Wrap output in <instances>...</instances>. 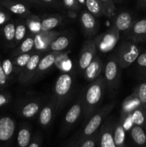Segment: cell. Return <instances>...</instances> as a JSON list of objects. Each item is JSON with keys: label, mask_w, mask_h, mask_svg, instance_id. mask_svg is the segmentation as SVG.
Returning a JSON list of instances; mask_svg holds the SVG:
<instances>
[{"label": "cell", "mask_w": 146, "mask_h": 147, "mask_svg": "<svg viewBox=\"0 0 146 147\" xmlns=\"http://www.w3.org/2000/svg\"><path fill=\"white\" fill-rule=\"evenodd\" d=\"M3 9V7H1V6H0V9Z\"/></svg>", "instance_id": "cell-47"}, {"label": "cell", "mask_w": 146, "mask_h": 147, "mask_svg": "<svg viewBox=\"0 0 146 147\" xmlns=\"http://www.w3.org/2000/svg\"><path fill=\"white\" fill-rule=\"evenodd\" d=\"M11 16L7 11H4L3 9H0V26L5 24L7 21L10 19Z\"/></svg>", "instance_id": "cell-39"}, {"label": "cell", "mask_w": 146, "mask_h": 147, "mask_svg": "<svg viewBox=\"0 0 146 147\" xmlns=\"http://www.w3.org/2000/svg\"><path fill=\"white\" fill-rule=\"evenodd\" d=\"M42 3H45V4H49V5L54 6V7H57L59 5V3L57 0H40Z\"/></svg>", "instance_id": "cell-42"}, {"label": "cell", "mask_w": 146, "mask_h": 147, "mask_svg": "<svg viewBox=\"0 0 146 147\" xmlns=\"http://www.w3.org/2000/svg\"><path fill=\"white\" fill-rule=\"evenodd\" d=\"M27 1H31V2H33L34 3V4H41L42 3L40 0H27Z\"/></svg>", "instance_id": "cell-44"}, {"label": "cell", "mask_w": 146, "mask_h": 147, "mask_svg": "<svg viewBox=\"0 0 146 147\" xmlns=\"http://www.w3.org/2000/svg\"><path fill=\"white\" fill-rule=\"evenodd\" d=\"M14 121L9 116L0 118V142H6L12 138L15 131Z\"/></svg>", "instance_id": "cell-13"}, {"label": "cell", "mask_w": 146, "mask_h": 147, "mask_svg": "<svg viewBox=\"0 0 146 147\" xmlns=\"http://www.w3.org/2000/svg\"><path fill=\"white\" fill-rule=\"evenodd\" d=\"M97 45L94 40L86 41L82 47L79 59V67L81 70H84L94 58L97 53Z\"/></svg>", "instance_id": "cell-7"}, {"label": "cell", "mask_w": 146, "mask_h": 147, "mask_svg": "<svg viewBox=\"0 0 146 147\" xmlns=\"http://www.w3.org/2000/svg\"><path fill=\"white\" fill-rule=\"evenodd\" d=\"M31 55L32 54L28 53H23V54H20L16 56L14 60H13V63H14L15 71L18 70V71L19 72V73H21V70H23V68L25 67L26 65L27 64L28 61L29 60Z\"/></svg>", "instance_id": "cell-29"}, {"label": "cell", "mask_w": 146, "mask_h": 147, "mask_svg": "<svg viewBox=\"0 0 146 147\" xmlns=\"http://www.w3.org/2000/svg\"><path fill=\"white\" fill-rule=\"evenodd\" d=\"M40 146H41V140L40 138L37 137L32 140V142H30L28 147H40Z\"/></svg>", "instance_id": "cell-41"}, {"label": "cell", "mask_w": 146, "mask_h": 147, "mask_svg": "<svg viewBox=\"0 0 146 147\" xmlns=\"http://www.w3.org/2000/svg\"><path fill=\"white\" fill-rule=\"evenodd\" d=\"M8 78L7 77L3 70L1 64H0V88L6 87L8 83Z\"/></svg>", "instance_id": "cell-38"}, {"label": "cell", "mask_w": 146, "mask_h": 147, "mask_svg": "<svg viewBox=\"0 0 146 147\" xmlns=\"http://www.w3.org/2000/svg\"><path fill=\"white\" fill-rule=\"evenodd\" d=\"M16 25L14 22H7L2 29L3 36L7 42H13L15 37Z\"/></svg>", "instance_id": "cell-30"}, {"label": "cell", "mask_w": 146, "mask_h": 147, "mask_svg": "<svg viewBox=\"0 0 146 147\" xmlns=\"http://www.w3.org/2000/svg\"><path fill=\"white\" fill-rule=\"evenodd\" d=\"M54 103H56V102H54ZM54 103H48L40 111V116H39V121L43 127H47L52 119Z\"/></svg>", "instance_id": "cell-23"}, {"label": "cell", "mask_w": 146, "mask_h": 147, "mask_svg": "<svg viewBox=\"0 0 146 147\" xmlns=\"http://www.w3.org/2000/svg\"><path fill=\"white\" fill-rule=\"evenodd\" d=\"M133 16L127 11L120 13L115 18V27L120 32H128L133 24Z\"/></svg>", "instance_id": "cell-18"}, {"label": "cell", "mask_w": 146, "mask_h": 147, "mask_svg": "<svg viewBox=\"0 0 146 147\" xmlns=\"http://www.w3.org/2000/svg\"><path fill=\"white\" fill-rule=\"evenodd\" d=\"M138 5L141 7H145L146 0H138Z\"/></svg>", "instance_id": "cell-43"}, {"label": "cell", "mask_w": 146, "mask_h": 147, "mask_svg": "<svg viewBox=\"0 0 146 147\" xmlns=\"http://www.w3.org/2000/svg\"><path fill=\"white\" fill-rule=\"evenodd\" d=\"M132 123L133 125L144 128L146 124V108L140 106L130 113Z\"/></svg>", "instance_id": "cell-22"}, {"label": "cell", "mask_w": 146, "mask_h": 147, "mask_svg": "<svg viewBox=\"0 0 146 147\" xmlns=\"http://www.w3.org/2000/svg\"><path fill=\"white\" fill-rule=\"evenodd\" d=\"M80 6H84L85 5V0H77Z\"/></svg>", "instance_id": "cell-45"}, {"label": "cell", "mask_w": 146, "mask_h": 147, "mask_svg": "<svg viewBox=\"0 0 146 147\" xmlns=\"http://www.w3.org/2000/svg\"><path fill=\"white\" fill-rule=\"evenodd\" d=\"M115 102L113 101L109 104L105 105L104 107L100 110H97L92 116L89 119L88 122L84 126L81 136L79 139V142L82 143L86 139L90 137L94 134L97 133V130L102 124L104 123V121L107 119L108 115L113 110Z\"/></svg>", "instance_id": "cell-2"}, {"label": "cell", "mask_w": 146, "mask_h": 147, "mask_svg": "<svg viewBox=\"0 0 146 147\" xmlns=\"http://www.w3.org/2000/svg\"><path fill=\"white\" fill-rule=\"evenodd\" d=\"M120 66L115 55L111 57L104 67V79L106 86H108L111 90L117 86L120 80Z\"/></svg>", "instance_id": "cell-5"}, {"label": "cell", "mask_w": 146, "mask_h": 147, "mask_svg": "<svg viewBox=\"0 0 146 147\" xmlns=\"http://www.w3.org/2000/svg\"><path fill=\"white\" fill-rule=\"evenodd\" d=\"M145 132H146V124H145Z\"/></svg>", "instance_id": "cell-48"}, {"label": "cell", "mask_w": 146, "mask_h": 147, "mask_svg": "<svg viewBox=\"0 0 146 147\" xmlns=\"http://www.w3.org/2000/svg\"><path fill=\"white\" fill-rule=\"evenodd\" d=\"M125 131L126 130L125 129L121 121L120 120L115 123L113 128V137H114L116 147H125L126 136Z\"/></svg>", "instance_id": "cell-19"}, {"label": "cell", "mask_w": 146, "mask_h": 147, "mask_svg": "<svg viewBox=\"0 0 146 147\" xmlns=\"http://www.w3.org/2000/svg\"><path fill=\"white\" fill-rule=\"evenodd\" d=\"M40 109V103L36 101H31L27 103L21 109V113L24 117L29 119L35 116Z\"/></svg>", "instance_id": "cell-28"}, {"label": "cell", "mask_w": 146, "mask_h": 147, "mask_svg": "<svg viewBox=\"0 0 146 147\" xmlns=\"http://www.w3.org/2000/svg\"><path fill=\"white\" fill-rule=\"evenodd\" d=\"M31 142V132L27 127H23L17 135L18 147H28Z\"/></svg>", "instance_id": "cell-27"}, {"label": "cell", "mask_w": 146, "mask_h": 147, "mask_svg": "<svg viewBox=\"0 0 146 147\" xmlns=\"http://www.w3.org/2000/svg\"><path fill=\"white\" fill-rule=\"evenodd\" d=\"M103 63L99 57H94L92 61L84 69V76L89 81H94L102 72Z\"/></svg>", "instance_id": "cell-14"}, {"label": "cell", "mask_w": 146, "mask_h": 147, "mask_svg": "<svg viewBox=\"0 0 146 147\" xmlns=\"http://www.w3.org/2000/svg\"><path fill=\"white\" fill-rule=\"evenodd\" d=\"M114 124L110 119L102 123V126L98 133L100 147H116L113 137Z\"/></svg>", "instance_id": "cell-9"}, {"label": "cell", "mask_w": 146, "mask_h": 147, "mask_svg": "<svg viewBox=\"0 0 146 147\" xmlns=\"http://www.w3.org/2000/svg\"><path fill=\"white\" fill-rule=\"evenodd\" d=\"M60 33L57 32L41 31L34 35V47L40 51H48L52 42L57 38Z\"/></svg>", "instance_id": "cell-10"}, {"label": "cell", "mask_w": 146, "mask_h": 147, "mask_svg": "<svg viewBox=\"0 0 146 147\" xmlns=\"http://www.w3.org/2000/svg\"><path fill=\"white\" fill-rule=\"evenodd\" d=\"M80 144H81V143H80L78 140L77 142H76V143H74V144H73L72 146H71V147H80Z\"/></svg>", "instance_id": "cell-46"}, {"label": "cell", "mask_w": 146, "mask_h": 147, "mask_svg": "<svg viewBox=\"0 0 146 147\" xmlns=\"http://www.w3.org/2000/svg\"><path fill=\"white\" fill-rule=\"evenodd\" d=\"M85 7L87 11L94 17H103L107 16L105 9L100 0H85Z\"/></svg>", "instance_id": "cell-21"}, {"label": "cell", "mask_w": 146, "mask_h": 147, "mask_svg": "<svg viewBox=\"0 0 146 147\" xmlns=\"http://www.w3.org/2000/svg\"><path fill=\"white\" fill-rule=\"evenodd\" d=\"M130 134L133 142L139 147H146V132L144 128L134 125L130 129Z\"/></svg>", "instance_id": "cell-20"}, {"label": "cell", "mask_w": 146, "mask_h": 147, "mask_svg": "<svg viewBox=\"0 0 146 147\" xmlns=\"http://www.w3.org/2000/svg\"><path fill=\"white\" fill-rule=\"evenodd\" d=\"M81 24L84 34L90 37L96 32L97 29V22L94 16L92 15L88 11H83L81 14Z\"/></svg>", "instance_id": "cell-15"}, {"label": "cell", "mask_w": 146, "mask_h": 147, "mask_svg": "<svg viewBox=\"0 0 146 147\" xmlns=\"http://www.w3.org/2000/svg\"><path fill=\"white\" fill-rule=\"evenodd\" d=\"M34 47V37L29 36L21 41V43L19 46L18 48L14 52L16 56L23 53H28L31 51Z\"/></svg>", "instance_id": "cell-26"}, {"label": "cell", "mask_w": 146, "mask_h": 147, "mask_svg": "<svg viewBox=\"0 0 146 147\" xmlns=\"http://www.w3.org/2000/svg\"><path fill=\"white\" fill-rule=\"evenodd\" d=\"M98 140V133H95L90 137L86 139L80 144V147H95L96 142Z\"/></svg>", "instance_id": "cell-35"}, {"label": "cell", "mask_w": 146, "mask_h": 147, "mask_svg": "<svg viewBox=\"0 0 146 147\" xmlns=\"http://www.w3.org/2000/svg\"><path fill=\"white\" fill-rule=\"evenodd\" d=\"M128 37L130 40L140 43L146 40V19H142L133 23L129 30Z\"/></svg>", "instance_id": "cell-11"}, {"label": "cell", "mask_w": 146, "mask_h": 147, "mask_svg": "<svg viewBox=\"0 0 146 147\" xmlns=\"http://www.w3.org/2000/svg\"><path fill=\"white\" fill-rule=\"evenodd\" d=\"M145 74H146V73H145Z\"/></svg>", "instance_id": "cell-49"}, {"label": "cell", "mask_w": 146, "mask_h": 147, "mask_svg": "<svg viewBox=\"0 0 146 147\" xmlns=\"http://www.w3.org/2000/svg\"><path fill=\"white\" fill-rule=\"evenodd\" d=\"M105 86L104 77L100 76L87 88L84 94V100L82 101L84 116L86 119L92 116L97 111V108L103 98Z\"/></svg>", "instance_id": "cell-1"}, {"label": "cell", "mask_w": 146, "mask_h": 147, "mask_svg": "<svg viewBox=\"0 0 146 147\" xmlns=\"http://www.w3.org/2000/svg\"><path fill=\"white\" fill-rule=\"evenodd\" d=\"M62 21V17L60 15H52L46 17L43 19L40 24L41 31H50L54 27H57Z\"/></svg>", "instance_id": "cell-24"}, {"label": "cell", "mask_w": 146, "mask_h": 147, "mask_svg": "<svg viewBox=\"0 0 146 147\" xmlns=\"http://www.w3.org/2000/svg\"><path fill=\"white\" fill-rule=\"evenodd\" d=\"M27 33V27L23 23H19L16 25L15 37H14V44L17 45L20 42L22 41Z\"/></svg>", "instance_id": "cell-31"}, {"label": "cell", "mask_w": 146, "mask_h": 147, "mask_svg": "<svg viewBox=\"0 0 146 147\" xmlns=\"http://www.w3.org/2000/svg\"><path fill=\"white\" fill-rule=\"evenodd\" d=\"M100 1L105 9L106 13H107V17H113L116 9L114 1L113 0H100Z\"/></svg>", "instance_id": "cell-33"}, {"label": "cell", "mask_w": 146, "mask_h": 147, "mask_svg": "<svg viewBox=\"0 0 146 147\" xmlns=\"http://www.w3.org/2000/svg\"><path fill=\"white\" fill-rule=\"evenodd\" d=\"M1 64L4 73H5V75L7 76V77L8 78V79H9V78L11 77V75L13 74L14 70V66L13 61L11 59L6 58L4 59V60H3V61L1 62Z\"/></svg>", "instance_id": "cell-32"}, {"label": "cell", "mask_w": 146, "mask_h": 147, "mask_svg": "<svg viewBox=\"0 0 146 147\" xmlns=\"http://www.w3.org/2000/svg\"><path fill=\"white\" fill-rule=\"evenodd\" d=\"M62 2L64 7L69 10L76 11L80 9V5L77 0H62Z\"/></svg>", "instance_id": "cell-36"}, {"label": "cell", "mask_w": 146, "mask_h": 147, "mask_svg": "<svg viewBox=\"0 0 146 147\" xmlns=\"http://www.w3.org/2000/svg\"><path fill=\"white\" fill-rule=\"evenodd\" d=\"M9 96L8 95L0 93V107H2L7 104L9 103Z\"/></svg>", "instance_id": "cell-40"}, {"label": "cell", "mask_w": 146, "mask_h": 147, "mask_svg": "<svg viewBox=\"0 0 146 147\" xmlns=\"http://www.w3.org/2000/svg\"><path fill=\"white\" fill-rule=\"evenodd\" d=\"M0 6L9 12L21 17H29L31 11L27 5L14 0H0Z\"/></svg>", "instance_id": "cell-12"}, {"label": "cell", "mask_w": 146, "mask_h": 147, "mask_svg": "<svg viewBox=\"0 0 146 147\" xmlns=\"http://www.w3.org/2000/svg\"><path fill=\"white\" fill-rule=\"evenodd\" d=\"M140 48L137 43L128 40L121 43L116 51L117 61L121 68H127V67L136 61L140 55Z\"/></svg>", "instance_id": "cell-3"}, {"label": "cell", "mask_w": 146, "mask_h": 147, "mask_svg": "<svg viewBox=\"0 0 146 147\" xmlns=\"http://www.w3.org/2000/svg\"><path fill=\"white\" fill-rule=\"evenodd\" d=\"M136 62H137V65H138V67L145 70L146 73V52L139 55Z\"/></svg>", "instance_id": "cell-37"}, {"label": "cell", "mask_w": 146, "mask_h": 147, "mask_svg": "<svg viewBox=\"0 0 146 147\" xmlns=\"http://www.w3.org/2000/svg\"><path fill=\"white\" fill-rule=\"evenodd\" d=\"M82 108L83 102L82 99H80L79 101L70 108L64 117V125L66 126H71L76 123L81 115Z\"/></svg>", "instance_id": "cell-17"}, {"label": "cell", "mask_w": 146, "mask_h": 147, "mask_svg": "<svg viewBox=\"0 0 146 147\" xmlns=\"http://www.w3.org/2000/svg\"><path fill=\"white\" fill-rule=\"evenodd\" d=\"M72 78L68 73L60 75L54 85V93L56 96V102L57 107L63 103L71 91L72 87Z\"/></svg>", "instance_id": "cell-6"}, {"label": "cell", "mask_w": 146, "mask_h": 147, "mask_svg": "<svg viewBox=\"0 0 146 147\" xmlns=\"http://www.w3.org/2000/svg\"><path fill=\"white\" fill-rule=\"evenodd\" d=\"M40 59V54L31 55L27 64L19 75V81L21 84H27L33 80Z\"/></svg>", "instance_id": "cell-8"}, {"label": "cell", "mask_w": 146, "mask_h": 147, "mask_svg": "<svg viewBox=\"0 0 146 147\" xmlns=\"http://www.w3.org/2000/svg\"><path fill=\"white\" fill-rule=\"evenodd\" d=\"M120 38V31L115 26L94 39L97 48L102 53H108L115 48Z\"/></svg>", "instance_id": "cell-4"}, {"label": "cell", "mask_w": 146, "mask_h": 147, "mask_svg": "<svg viewBox=\"0 0 146 147\" xmlns=\"http://www.w3.org/2000/svg\"><path fill=\"white\" fill-rule=\"evenodd\" d=\"M135 92L141 103L142 106L146 108V83H141Z\"/></svg>", "instance_id": "cell-34"}, {"label": "cell", "mask_w": 146, "mask_h": 147, "mask_svg": "<svg viewBox=\"0 0 146 147\" xmlns=\"http://www.w3.org/2000/svg\"><path fill=\"white\" fill-rule=\"evenodd\" d=\"M69 45H70V39L67 36H60L52 42L48 48V51L60 53L65 50Z\"/></svg>", "instance_id": "cell-25"}, {"label": "cell", "mask_w": 146, "mask_h": 147, "mask_svg": "<svg viewBox=\"0 0 146 147\" xmlns=\"http://www.w3.org/2000/svg\"><path fill=\"white\" fill-rule=\"evenodd\" d=\"M58 55L59 53L52 52V53L47 55L46 56L43 57L42 58L40 59L33 79H34L35 78H38L40 75L47 71L48 69H50L54 64Z\"/></svg>", "instance_id": "cell-16"}]
</instances>
